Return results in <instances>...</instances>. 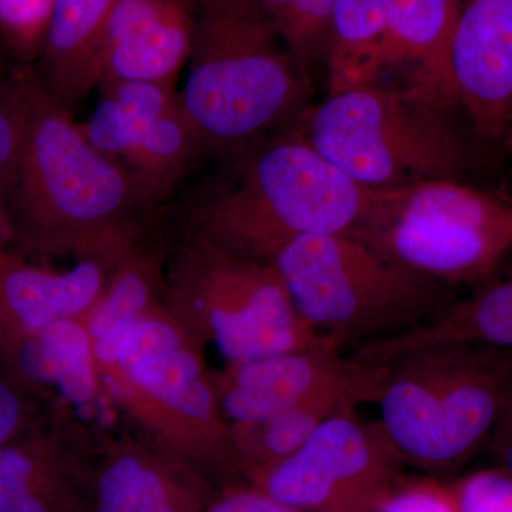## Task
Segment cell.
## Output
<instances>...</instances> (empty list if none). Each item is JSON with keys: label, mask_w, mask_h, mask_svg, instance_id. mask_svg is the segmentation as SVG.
<instances>
[{"label": "cell", "mask_w": 512, "mask_h": 512, "mask_svg": "<svg viewBox=\"0 0 512 512\" xmlns=\"http://www.w3.org/2000/svg\"><path fill=\"white\" fill-rule=\"evenodd\" d=\"M503 147L507 150V153H510L512 156V120L510 126H508L507 131H505L503 137Z\"/></svg>", "instance_id": "obj_34"}, {"label": "cell", "mask_w": 512, "mask_h": 512, "mask_svg": "<svg viewBox=\"0 0 512 512\" xmlns=\"http://www.w3.org/2000/svg\"><path fill=\"white\" fill-rule=\"evenodd\" d=\"M0 512H55L35 461L16 448H0Z\"/></svg>", "instance_id": "obj_26"}, {"label": "cell", "mask_w": 512, "mask_h": 512, "mask_svg": "<svg viewBox=\"0 0 512 512\" xmlns=\"http://www.w3.org/2000/svg\"><path fill=\"white\" fill-rule=\"evenodd\" d=\"M450 488L458 512H512V477L501 468L474 471Z\"/></svg>", "instance_id": "obj_27"}, {"label": "cell", "mask_w": 512, "mask_h": 512, "mask_svg": "<svg viewBox=\"0 0 512 512\" xmlns=\"http://www.w3.org/2000/svg\"><path fill=\"white\" fill-rule=\"evenodd\" d=\"M194 30V0H116L101 35L97 90L124 82L175 87Z\"/></svg>", "instance_id": "obj_13"}, {"label": "cell", "mask_w": 512, "mask_h": 512, "mask_svg": "<svg viewBox=\"0 0 512 512\" xmlns=\"http://www.w3.org/2000/svg\"><path fill=\"white\" fill-rule=\"evenodd\" d=\"M461 0H338L328 50L330 94L403 79V92L458 103L450 43Z\"/></svg>", "instance_id": "obj_8"}, {"label": "cell", "mask_w": 512, "mask_h": 512, "mask_svg": "<svg viewBox=\"0 0 512 512\" xmlns=\"http://www.w3.org/2000/svg\"><path fill=\"white\" fill-rule=\"evenodd\" d=\"M187 192L210 244L266 262L303 235L345 234L362 218L370 188L356 183L288 127L235 156Z\"/></svg>", "instance_id": "obj_1"}, {"label": "cell", "mask_w": 512, "mask_h": 512, "mask_svg": "<svg viewBox=\"0 0 512 512\" xmlns=\"http://www.w3.org/2000/svg\"><path fill=\"white\" fill-rule=\"evenodd\" d=\"M382 427L356 409L333 414L298 451L258 468V490L302 512H370L402 478Z\"/></svg>", "instance_id": "obj_9"}, {"label": "cell", "mask_w": 512, "mask_h": 512, "mask_svg": "<svg viewBox=\"0 0 512 512\" xmlns=\"http://www.w3.org/2000/svg\"><path fill=\"white\" fill-rule=\"evenodd\" d=\"M194 43L180 96L204 158L225 160L296 120L311 80L266 23L229 0H194Z\"/></svg>", "instance_id": "obj_2"}, {"label": "cell", "mask_w": 512, "mask_h": 512, "mask_svg": "<svg viewBox=\"0 0 512 512\" xmlns=\"http://www.w3.org/2000/svg\"><path fill=\"white\" fill-rule=\"evenodd\" d=\"M84 137L123 165L153 204L174 194L204 160L175 87L124 82L99 90Z\"/></svg>", "instance_id": "obj_10"}, {"label": "cell", "mask_w": 512, "mask_h": 512, "mask_svg": "<svg viewBox=\"0 0 512 512\" xmlns=\"http://www.w3.org/2000/svg\"><path fill=\"white\" fill-rule=\"evenodd\" d=\"M207 512H302L269 497L264 491L235 490L225 494Z\"/></svg>", "instance_id": "obj_29"}, {"label": "cell", "mask_w": 512, "mask_h": 512, "mask_svg": "<svg viewBox=\"0 0 512 512\" xmlns=\"http://www.w3.org/2000/svg\"><path fill=\"white\" fill-rule=\"evenodd\" d=\"M5 224H9L8 214H6L5 194L0 190V227Z\"/></svg>", "instance_id": "obj_33"}, {"label": "cell", "mask_w": 512, "mask_h": 512, "mask_svg": "<svg viewBox=\"0 0 512 512\" xmlns=\"http://www.w3.org/2000/svg\"><path fill=\"white\" fill-rule=\"evenodd\" d=\"M375 402L403 464L446 473L493 436L512 394V353L446 345L380 363Z\"/></svg>", "instance_id": "obj_4"}, {"label": "cell", "mask_w": 512, "mask_h": 512, "mask_svg": "<svg viewBox=\"0 0 512 512\" xmlns=\"http://www.w3.org/2000/svg\"><path fill=\"white\" fill-rule=\"evenodd\" d=\"M450 69L474 133L503 140L512 120V0H461Z\"/></svg>", "instance_id": "obj_12"}, {"label": "cell", "mask_w": 512, "mask_h": 512, "mask_svg": "<svg viewBox=\"0 0 512 512\" xmlns=\"http://www.w3.org/2000/svg\"><path fill=\"white\" fill-rule=\"evenodd\" d=\"M180 346L170 326L157 320L134 322L114 338L96 340L94 355L104 363H120L126 370L144 360L167 355Z\"/></svg>", "instance_id": "obj_24"}, {"label": "cell", "mask_w": 512, "mask_h": 512, "mask_svg": "<svg viewBox=\"0 0 512 512\" xmlns=\"http://www.w3.org/2000/svg\"><path fill=\"white\" fill-rule=\"evenodd\" d=\"M207 249L200 281L211 298L208 318L218 349L234 365L332 342L302 318L271 264Z\"/></svg>", "instance_id": "obj_11"}, {"label": "cell", "mask_w": 512, "mask_h": 512, "mask_svg": "<svg viewBox=\"0 0 512 512\" xmlns=\"http://www.w3.org/2000/svg\"><path fill=\"white\" fill-rule=\"evenodd\" d=\"M97 512H177L156 470L126 456L110 464L97 485Z\"/></svg>", "instance_id": "obj_21"}, {"label": "cell", "mask_w": 512, "mask_h": 512, "mask_svg": "<svg viewBox=\"0 0 512 512\" xmlns=\"http://www.w3.org/2000/svg\"><path fill=\"white\" fill-rule=\"evenodd\" d=\"M18 420V399L5 383L0 382V448L15 430Z\"/></svg>", "instance_id": "obj_30"}, {"label": "cell", "mask_w": 512, "mask_h": 512, "mask_svg": "<svg viewBox=\"0 0 512 512\" xmlns=\"http://www.w3.org/2000/svg\"><path fill=\"white\" fill-rule=\"evenodd\" d=\"M55 0H0V46L20 64H35Z\"/></svg>", "instance_id": "obj_23"}, {"label": "cell", "mask_w": 512, "mask_h": 512, "mask_svg": "<svg viewBox=\"0 0 512 512\" xmlns=\"http://www.w3.org/2000/svg\"><path fill=\"white\" fill-rule=\"evenodd\" d=\"M488 444L493 450L495 458L500 463L501 470H504L508 476L512 477V436L511 434L494 431Z\"/></svg>", "instance_id": "obj_31"}, {"label": "cell", "mask_w": 512, "mask_h": 512, "mask_svg": "<svg viewBox=\"0 0 512 512\" xmlns=\"http://www.w3.org/2000/svg\"><path fill=\"white\" fill-rule=\"evenodd\" d=\"M302 318L338 348L419 326L453 301L446 284L353 235H303L269 259Z\"/></svg>", "instance_id": "obj_5"}, {"label": "cell", "mask_w": 512, "mask_h": 512, "mask_svg": "<svg viewBox=\"0 0 512 512\" xmlns=\"http://www.w3.org/2000/svg\"><path fill=\"white\" fill-rule=\"evenodd\" d=\"M116 0H55L39 59L37 79L67 110L97 89V57Z\"/></svg>", "instance_id": "obj_16"}, {"label": "cell", "mask_w": 512, "mask_h": 512, "mask_svg": "<svg viewBox=\"0 0 512 512\" xmlns=\"http://www.w3.org/2000/svg\"><path fill=\"white\" fill-rule=\"evenodd\" d=\"M22 366L35 379L55 382L72 403H87L94 390L90 342L86 332L69 320L40 329L39 338L22 350Z\"/></svg>", "instance_id": "obj_18"}, {"label": "cell", "mask_w": 512, "mask_h": 512, "mask_svg": "<svg viewBox=\"0 0 512 512\" xmlns=\"http://www.w3.org/2000/svg\"><path fill=\"white\" fill-rule=\"evenodd\" d=\"M500 433L511 434L512 436V394L510 400H508L507 407H505L503 417H501L500 423H498L497 429Z\"/></svg>", "instance_id": "obj_32"}, {"label": "cell", "mask_w": 512, "mask_h": 512, "mask_svg": "<svg viewBox=\"0 0 512 512\" xmlns=\"http://www.w3.org/2000/svg\"><path fill=\"white\" fill-rule=\"evenodd\" d=\"M446 345L512 352V276L487 282L466 298L453 299L439 315L406 332L356 346L353 356L380 365L416 350Z\"/></svg>", "instance_id": "obj_15"}, {"label": "cell", "mask_w": 512, "mask_h": 512, "mask_svg": "<svg viewBox=\"0 0 512 512\" xmlns=\"http://www.w3.org/2000/svg\"><path fill=\"white\" fill-rule=\"evenodd\" d=\"M131 380L171 409L207 420L211 416L210 389L200 380V365L187 350L144 360L127 370Z\"/></svg>", "instance_id": "obj_20"}, {"label": "cell", "mask_w": 512, "mask_h": 512, "mask_svg": "<svg viewBox=\"0 0 512 512\" xmlns=\"http://www.w3.org/2000/svg\"><path fill=\"white\" fill-rule=\"evenodd\" d=\"M9 224L45 247L86 244L157 207L133 175L103 156L26 67L22 141L5 191Z\"/></svg>", "instance_id": "obj_3"}, {"label": "cell", "mask_w": 512, "mask_h": 512, "mask_svg": "<svg viewBox=\"0 0 512 512\" xmlns=\"http://www.w3.org/2000/svg\"><path fill=\"white\" fill-rule=\"evenodd\" d=\"M370 512H458L448 485L433 477L400 478Z\"/></svg>", "instance_id": "obj_28"}, {"label": "cell", "mask_w": 512, "mask_h": 512, "mask_svg": "<svg viewBox=\"0 0 512 512\" xmlns=\"http://www.w3.org/2000/svg\"><path fill=\"white\" fill-rule=\"evenodd\" d=\"M101 284L103 271L93 261L55 275L0 259V298L32 329L82 312L97 298Z\"/></svg>", "instance_id": "obj_17"}, {"label": "cell", "mask_w": 512, "mask_h": 512, "mask_svg": "<svg viewBox=\"0 0 512 512\" xmlns=\"http://www.w3.org/2000/svg\"><path fill=\"white\" fill-rule=\"evenodd\" d=\"M373 370L375 365L343 357L342 349L332 342L235 363L222 409L237 423H261L320 393L360 382Z\"/></svg>", "instance_id": "obj_14"}, {"label": "cell", "mask_w": 512, "mask_h": 512, "mask_svg": "<svg viewBox=\"0 0 512 512\" xmlns=\"http://www.w3.org/2000/svg\"><path fill=\"white\" fill-rule=\"evenodd\" d=\"M26 67L0 46V190L12 180L22 141L26 104Z\"/></svg>", "instance_id": "obj_22"}, {"label": "cell", "mask_w": 512, "mask_h": 512, "mask_svg": "<svg viewBox=\"0 0 512 512\" xmlns=\"http://www.w3.org/2000/svg\"><path fill=\"white\" fill-rule=\"evenodd\" d=\"M150 279L140 268H128L116 279L107 298L90 320L89 332L96 340L114 338L137 322L147 305Z\"/></svg>", "instance_id": "obj_25"}, {"label": "cell", "mask_w": 512, "mask_h": 512, "mask_svg": "<svg viewBox=\"0 0 512 512\" xmlns=\"http://www.w3.org/2000/svg\"><path fill=\"white\" fill-rule=\"evenodd\" d=\"M266 23L293 62L311 80L318 59L328 53L338 0H229Z\"/></svg>", "instance_id": "obj_19"}, {"label": "cell", "mask_w": 512, "mask_h": 512, "mask_svg": "<svg viewBox=\"0 0 512 512\" xmlns=\"http://www.w3.org/2000/svg\"><path fill=\"white\" fill-rule=\"evenodd\" d=\"M348 234L443 284L480 282L512 248V207L456 180L370 188Z\"/></svg>", "instance_id": "obj_6"}, {"label": "cell", "mask_w": 512, "mask_h": 512, "mask_svg": "<svg viewBox=\"0 0 512 512\" xmlns=\"http://www.w3.org/2000/svg\"><path fill=\"white\" fill-rule=\"evenodd\" d=\"M512 353V352H511Z\"/></svg>", "instance_id": "obj_35"}, {"label": "cell", "mask_w": 512, "mask_h": 512, "mask_svg": "<svg viewBox=\"0 0 512 512\" xmlns=\"http://www.w3.org/2000/svg\"><path fill=\"white\" fill-rule=\"evenodd\" d=\"M299 131L367 188L456 180L466 158L447 109L382 87L329 94Z\"/></svg>", "instance_id": "obj_7"}]
</instances>
